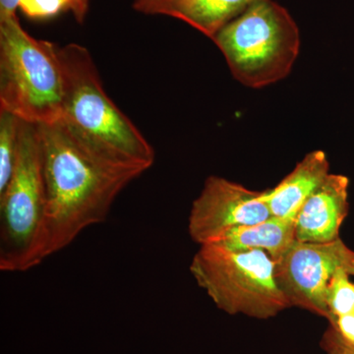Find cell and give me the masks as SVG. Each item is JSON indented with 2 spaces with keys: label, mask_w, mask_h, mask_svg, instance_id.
I'll return each mask as SVG.
<instances>
[{
  "label": "cell",
  "mask_w": 354,
  "mask_h": 354,
  "mask_svg": "<svg viewBox=\"0 0 354 354\" xmlns=\"http://www.w3.org/2000/svg\"><path fill=\"white\" fill-rule=\"evenodd\" d=\"M38 127L46 189L48 258L69 246L86 228L104 223L121 191L143 172L95 155L62 120Z\"/></svg>",
  "instance_id": "cell-1"
},
{
  "label": "cell",
  "mask_w": 354,
  "mask_h": 354,
  "mask_svg": "<svg viewBox=\"0 0 354 354\" xmlns=\"http://www.w3.org/2000/svg\"><path fill=\"white\" fill-rule=\"evenodd\" d=\"M65 95L62 121L95 155L111 164L145 172L155 151L104 92L92 55L85 46H60Z\"/></svg>",
  "instance_id": "cell-2"
},
{
  "label": "cell",
  "mask_w": 354,
  "mask_h": 354,
  "mask_svg": "<svg viewBox=\"0 0 354 354\" xmlns=\"http://www.w3.org/2000/svg\"><path fill=\"white\" fill-rule=\"evenodd\" d=\"M64 95L60 46L28 34L17 16L0 19V111L51 124L62 120Z\"/></svg>",
  "instance_id": "cell-3"
},
{
  "label": "cell",
  "mask_w": 354,
  "mask_h": 354,
  "mask_svg": "<svg viewBox=\"0 0 354 354\" xmlns=\"http://www.w3.org/2000/svg\"><path fill=\"white\" fill-rule=\"evenodd\" d=\"M0 271L27 272L46 257V189L37 124L21 120L15 169L0 193Z\"/></svg>",
  "instance_id": "cell-4"
},
{
  "label": "cell",
  "mask_w": 354,
  "mask_h": 354,
  "mask_svg": "<svg viewBox=\"0 0 354 354\" xmlns=\"http://www.w3.org/2000/svg\"><path fill=\"white\" fill-rule=\"evenodd\" d=\"M213 41L234 78L252 88L285 79L300 50L297 22L274 0L255 2L225 26Z\"/></svg>",
  "instance_id": "cell-5"
},
{
  "label": "cell",
  "mask_w": 354,
  "mask_h": 354,
  "mask_svg": "<svg viewBox=\"0 0 354 354\" xmlns=\"http://www.w3.org/2000/svg\"><path fill=\"white\" fill-rule=\"evenodd\" d=\"M274 266L259 249L234 251L208 243L200 245L190 272L218 309L266 320L290 308L277 283Z\"/></svg>",
  "instance_id": "cell-6"
},
{
  "label": "cell",
  "mask_w": 354,
  "mask_h": 354,
  "mask_svg": "<svg viewBox=\"0 0 354 354\" xmlns=\"http://www.w3.org/2000/svg\"><path fill=\"white\" fill-rule=\"evenodd\" d=\"M354 251L341 239L326 243L295 241L274 261V277L290 307L329 319L326 295L333 274L348 270Z\"/></svg>",
  "instance_id": "cell-7"
},
{
  "label": "cell",
  "mask_w": 354,
  "mask_h": 354,
  "mask_svg": "<svg viewBox=\"0 0 354 354\" xmlns=\"http://www.w3.org/2000/svg\"><path fill=\"white\" fill-rule=\"evenodd\" d=\"M262 192L220 176H209L191 208L188 232L199 245L212 243L232 228L271 216Z\"/></svg>",
  "instance_id": "cell-8"
},
{
  "label": "cell",
  "mask_w": 354,
  "mask_h": 354,
  "mask_svg": "<svg viewBox=\"0 0 354 354\" xmlns=\"http://www.w3.org/2000/svg\"><path fill=\"white\" fill-rule=\"evenodd\" d=\"M348 177L330 174L322 185L302 205L295 218V239L326 243L339 239L348 213Z\"/></svg>",
  "instance_id": "cell-9"
},
{
  "label": "cell",
  "mask_w": 354,
  "mask_h": 354,
  "mask_svg": "<svg viewBox=\"0 0 354 354\" xmlns=\"http://www.w3.org/2000/svg\"><path fill=\"white\" fill-rule=\"evenodd\" d=\"M329 174L330 164L326 153L313 151L307 153L276 187L263 191L262 200L271 216L295 220L302 205Z\"/></svg>",
  "instance_id": "cell-10"
},
{
  "label": "cell",
  "mask_w": 354,
  "mask_h": 354,
  "mask_svg": "<svg viewBox=\"0 0 354 354\" xmlns=\"http://www.w3.org/2000/svg\"><path fill=\"white\" fill-rule=\"evenodd\" d=\"M295 241V220L271 216L261 223L232 228L212 243L234 251L259 249L277 261Z\"/></svg>",
  "instance_id": "cell-11"
},
{
  "label": "cell",
  "mask_w": 354,
  "mask_h": 354,
  "mask_svg": "<svg viewBox=\"0 0 354 354\" xmlns=\"http://www.w3.org/2000/svg\"><path fill=\"white\" fill-rule=\"evenodd\" d=\"M259 0H171L162 15L171 16L213 39L228 23Z\"/></svg>",
  "instance_id": "cell-12"
},
{
  "label": "cell",
  "mask_w": 354,
  "mask_h": 354,
  "mask_svg": "<svg viewBox=\"0 0 354 354\" xmlns=\"http://www.w3.org/2000/svg\"><path fill=\"white\" fill-rule=\"evenodd\" d=\"M20 124L17 116L0 111V193L8 185L15 169Z\"/></svg>",
  "instance_id": "cell-13"
},
{
  "label": "cell",
  "mask_w": 354,
  "mask_h": 354,
  "mask_svg": "<svg viewBox=\"0 0 354 354\" xmlns=\"http://www.w3.org/2000/svg\"><path fill=\"white\" fill-rule=\"evenodd\" d=\"M349 276L348 270L341 268L330 279L326 295L330 324L354 310V283Z\"/></svg>",
  "instance_id": "cell-14"
},
{
  "label": "cell",
  "mask_w": 354,
  "mask_h": 354,
  "mask_svg": "<svg viewBox=\"0 0 354 354\" xmlns=\"http://www.w3.org/2000/svg\"><path fill=\"white\" fill-rule=\"evenodd\" d=\"M71 0H19V8L35 20L50 19L62 11L70 10Z\"/></svg>",
  "instance_id": "cell-15"
},
{
  "label": "cell",
  "mask_w": 354,
  "mask_h": 354,
  "mask_svg": "<svg viewBox=\"0 0 354 354\" xmlns=\"http://www.w3.org/2000/svg\"><path fill=\"white\" fill-rule=\"evenodd\" d=\"M320 344L327 354H354V346L344 342L332 326L326 330Z\"/></svg>",
  "instance_id": "cell-16"
},
{
  "label": "cell",
  "mask_w": 354,
  "mask_h": 354,
  "mask_svg": "<svg viewBox=\"0 0 354 354\" xmlns=\"http://www.w3.org/2000/svg\"><path fill=\"white\" fill-rule=\"evenodd\" d=\"M330 326L339 333L344 342L354 346V310L351 313L335 319Z\"/></svg>",
  "instance_id": "cell-17"
},
{
  "label": "cell",
  "mask_w": 354,
  "mask_h": 354,
  "mask_svg": "<svg viewBox=\"0 0 354 354\" xmlns=\"http://www.w3.org/2000/svg\"><path fill=\"white\" fill-rule=\"evenodd\" d=\"M171 0H135L133 8L138 12L148 15H162L165 7L169 6Z\"/></svg>",
  "instance_id": "cell-18"
},
{
  "label": "cell",
  "mask_w": 354,
  "mask_h": 354,
  "mask_svg": "<svg viewBox=\"0 0 354 354\" xmlns=\"http://www.w3.org/2000/svg\"><path fill=\"white\" fill-rule=\"evenodd\" d=\"M88 9V0H71V10L79 24H83L85 21L86 16H87Z\"/></svg>",
  "instance_id": "cell-19"
},
{
  "label": "cell",
  "mask_w": 354,
  "mask_h": 354,
  "mask_svg": "<svg viewBox=\"0 0 354 354\" xmlns=\"http://www.w3.org/2000/svg\"><path fill=\"white\" fill-rule=\"evenodd\" d=\"M19 8V0H0V19L13 17Z\"/></svg>",
  "instance_id": "cell-20"
},
{
  "label": "cell",
  "mask_w": 354,
  "mask_h": 354,
  "mask_svg": "<svg viewBox=\"0 0 354 354\" xmlns=\"http://www.w3.org/2000/svg\"><path fill=\"white\" fill-rule=\"evenodd\" d=\"M348 272L351 276H354V258L348 268Z\"/></svg>",
  "instance_id": "cell-21"
}]
</instances>
